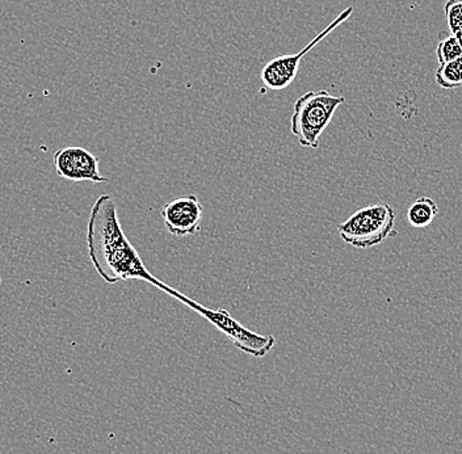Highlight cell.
<instances>
[{"label": "cell", "mask_w": 462, "mask_h": 454, "mask_svg": "<svg viewBox=\"0 0 462 454\" xmlns=\"http://www.w3.org/2000/svg\"><path fill=\"white\" fill-rule=\"evenodd\" d=\"M87 248L95 270L106 284L141 280L158 288L162 280L147 270L143 257L130 243L109 195L95 201L87 227Z\"/></svg>", "instance_id": "cell-1"}, {"label": "cell", "mask_w": 462, "mask_h": 454, "mask_svg": "<svg viewBox=\"0 0 462 454\" xmlns=\"http://www.w3.org/2000/svg\"><path fill=\"white\" fill-rule=\"evenodd\" d=\"M157 289L198 312L210 325L215 326L218 331H221L225 337L229 338L231 343L244 354L260 358L273 351L274 344H276V338L273 335L256 334V332L245 329L241 322L231 317L229 311L224 310V309L205 308L198 301L190 300L189 297L184 296L183 293L171 288V286L164 284L163 282L159 284Z\"/></svg>", "instance_id": "cell-2"}, {"label": "cell", "mask_w": 462, "mask_h": 454, "mask_svg": "<svg viewBox=\"0 0 462 454\" xmlns=\"http://www.w3.org/2000/svg\"><path fill=\"white\" fill-rule=\"evenodd\" d=\"M343 97H334L326 89L309 91L294 103L291 132L300 144L310 149L319 147V138L330 125L337 109L345 103Z\"/></svg>", "instance_id": "cell-3"}, {"label": "cell", "mask_w": 462, "mask_h": 454, "mask_svg": "<svg viewBox=\"0 0 462 454\" xmlns=\"http://www.w3.org/2000/svg\"><path fill=\"white\" fill-rule=\"evenodd\" d=\"M395 224V212L389 204L361 208L337 227L340 238L356 248H372L389 238Z\"/></svg>", "instance_id": "cell-4"}, {"label": "cell", "mask_w": 462, "mask_h": 454, "mask_svg": "<svg viewBox=\"0 0 462 454\" xmlns=\"http://www.w3.org/2000/svg\"><path fill=\"white\" fill-rule=\"evenodd\" d=\"M352 13H354V8H346L343 13L337 14L334 22L330 23L320 33H318L299 53L276 57L271 60L270 62L265 63L262 74H260L263 85L270 88L271 91H282V89L288 88L296 79L297 74H299L300 63H301L302 58L314 46H317L323 39H326L331 32H334L339 25L346 22L351 17Z\"/></svg>", "instance_id": "cell-5"}, {"label": "cell", "mask_w": 462, "mask_h": 454, "mask_svg": "<svg viewBox=\"0 0 462 454\" xmlns=\"http://www.w3.org/2000/svg\"><path fill=\"white\" fill-rule=\"evenodd\" d=\"M54 167L58 176L66 181H92V183H108L100 172V162L97 156L83 147H65L54 154Z\"/></svg>", "instance_id": "cell-6"}, {"label": "cell", "mask_w": 462, "mask_h": 454, "mask_svg": "<svg viewBox=\"0 0 462 454\" xmlns=\"http://www.w3.org/2000/svg\"><path fill=\"white\" fill-rule=\"evenodd\" d=\"M204 208L198 196L173 199L162 209L167 231L175 236H195L201 228Z\"/></svg>", "instance_id": "cell-7"}, {"label": "cell", "mask_w": 462, "mask_h": 454, "mask_svg": "<svg viewBox=\"0 0 462 454\" xmlns=\"http://www.w3.org/2000/svg\"><path fill=\"white\" fill-rule=\"evenodd\" d=\"M439 214V207L431 198H419L407 210V221L412 227H430Z\"/></svg>", "instance_id": "cell-8"}, {"label": "cell", "mask_w": 462, "mask_h": 454, "mask_svg": "<svg viewBox=\"0 0 462 454\" xmlns=\"http://www.w3.org/2000/svg\"><path fill=\"white\" fill-rule=\"evenodd\" d=\"M435 79L441 88H460L462 87V57L443 63V65H439Z\"/></svg>", "instance_id": "cell-9"}, {"label": "cell", "mask_w": 462, "mask_h": 454, "mask_svg": "<svg viewBox=\"0 0 462 454\" xmlns=\"http://www.w3.org/2000/svg\"><path fill=\"white\" fill-rule=\"evenodd\" d=\"M436 54H438L439 65H443V63L450 62V60L462 57V49L455 34H440V40H439V45L436 48Z\"/></svg>", "instance_id": "cell-10"}, {"label": "cell", "mask_w": 462, "mask_h": 454, "mask_svg": "<svg viewBox=\"0 0 462 454\" xmlns=\"http://www.w3.org/2000/svg\"><path fill=\"white\" fill-rule=\"evenodd\" d=\"M444 11L450 33H457L462 29V0H448Z\"/></svg>", "instance_id": "cell-11"}, {"label": "cell", "mask_w": 462, "mask_h": 454, "mask_svg": "<svg viewBox=\"0 0 462 454\" xmlns=\"http://www.w3.org/2000/svg\"><path fill=\"white\" fill-rule=\"evenodd\" d=\"M456 39H457L458 43H460L462 49V29L458 31L457 33H455Z\"/></svg>", "instance_id": "cell-12"}]
</instances>
